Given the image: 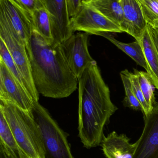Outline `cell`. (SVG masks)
<instances>
[{
  "label": "cell",
  "instance_id": "cell-1",
  "mask_svg": "<svg viewBox=\"0 0 158 158\" xmlns=\"http://www.w3.org/2000/svg\"><path fill=\"white\" fill-rule=\"evenodd\" d=\"M78 79L79 136L88 149L101 144L105 125L117 110L95 61Z\"/></svg>",
  "mask_w": 158,
  "mask_h": 158
},
{
  "label": "cell",
  "instance_id": "cell-2",
  "mask_svg": "<svg viewBox=\"0 0 158 158\" xmlns=\"http://www.w3.org/2000/svg\"><path fill=\"white\" fill-rule=\"evenodd\" d=\"M26 49L33 82L39 94L61 98L76 91L78 79L68 65L60 44H50L33 29Z\"/></svg>",
  "mask_w": 158,
  "mask_h": 158
},
{
  "label": "cell",
  "instance_id": "cell-3",
  "mask_svg": "<svg viewBox=\"0 0 158 158\" xmlns=\"http://www.w3.org/2000/svg\"><path fill=\"white\" fill-rule=\"evenodd\" d=\"M0 110L27 158H45L41 135L34 117L15 105L2 102Z\"/></svg>",
  "mask_w": 158,
  "mask_h": 158
},
{
  "label": "cell",
  "instance_id": "cell-4",
  "mask_svg": "<svg viewBox=\"0 0 158 158\" xmlns=\"http://www.w3.org/2000/svg\"><path fill=\"white\" fill-rule=\"evenodd\" d=\"M33 115L41 135L45 158H74L66 134L39 102L34 101Z\"/></svg>",
  "mask_w": 158,
  "mask_h": 158
},
{
  "label": "cell",
  "instance_id": "cell-5",
  "mask_svg": "<svg viewBox=\"0 0 158 158\" xmlns=\"http://www.w3.org/2000/svg\"><path fill=\"white\" fill-rule=\"evenodd\" d=\"M0 39L5 44L15 64L26 80L33 101L38 102L39 94L33 82L31 67L26 46L12 29L6 19L0 15Z\"/></svg>",
  "mask_w": 158,
  "mask_h": 158
},
{
  "label": "cell",
  "instance_id": "cell-6",
  "mask_svg": "<svg viewBox=\"0 0 158 158\" xmlns=\"http://www.w3.org/2000/svg\"><path fill=\"white\" fill-rule=\"evenodd\" d=\"M70 26L73 32L81 31L99 35L105 32H122L117 24L87 3H82L77 14L70 20Z\"/></svg>",
  "mask_w": 158,
  "mask_h": 158
},
{
  "label": "cell",
  "instance_id": "cell-7",
  "mask_svg": "<svg viewBox=\"0 0 158 158\" xmlns=\"http://www.w3.org/2000/svg\"><path fill=\"white\" fill-rule=\"evenodd\" d=\"M0 101L16 106L33 117L34 101L30 93L0 59Z\"/></svg>",
  "mask_w": 158,
  "mask_h": 158
},
{
  "label": "cell",
  "instance_id": "cell-8",
  "mask_svg": "<svg viewBox=\"0 0 158 158\" xmlns=\"http://www.w3.org/2000/svg\"><path fill=\"white\" fill-rule=\"evenodd\" d=\"M88 33H73L60 44L68 65L77 78L95 60L88 50Z\"/></svg>",
  "mask_w": 158,
  "mask_h": 158
},
{
  "label": "cell",
  "instance_id": "cell-9",
  "mask_svg": "<svg viewBox=\"0 0 158 158\" xmlns=\"http://www.w3.org/2000/svg\"><path fill=\"white\" fill-rule=\"evenodd\" d=\"M0 15L6 19L26 46L34 29L32 14L21 7L15 0H0Z\"/></svg>",
  "mask_w": 158,
  "mask_h": 158
},
{
  "label": "cell",
  "instance_id": "cell-10",
  "mask_svg": "<svg viewBox=\"0 0 158 158\" xmlns=\"http://www.w3.org/2000/svg\"><path fill=\"white\" fill-rule=\"evenodd\" d=\"M50 15L53 45H59L73 34L67 0H42Z\"/></svg>",
  "mask_w": 158,
  "mask_h": 158
},
{
  "label": "cell",
  "instance_id": "cell-11",
  "mask_svg": "<svg viewBox=\"0 0 158 158\" xmlns=\"http://www.w3.org/2000/svg\"><path fill=\"white\" fill-rule=\"evenodd\" d=\"M143 133L137 141V146L133 158H158V104L156 103L151 112L144 117Z\"/></svg>",
  "mask_w": 158,
  "mask_h": 158
},
{
  "label": "cell",
  "instance_id": "cell-12",
  "mask_svg": "<svg viewBox=\"0 0 158 158\" xmlns=\"http://www.w3.org/2000/svg\"><path fill=\"white\" fill-rule=\"evenodd\" d=\"M123 21L121 26L122 32L131 35L140 41L147 27L142 5L138 0H121Z\"/></svg>",
  "mask_w": 158,
  "mask_h": 158
},
{
  "label": "cell",
  "instance_id": "cell-13",
  "mask_svg": "<svg viewBox=\"0 0 158 158\" xmlns=\"http://www.w3.org/2000/svg\"><path fill=\"white\" fill-rule=\"evenodd\" d=\"M101 145L107 158H133L137 143H130L125 134L118 135L113 131L107 137L104 136Z\"/></svg>",
  "mask_w": 158,
  "mask_h": 158
},
{
  "label": "cell",
  "instance_id": "cell-14",
  "mask_svg": "<svg viewBox=\"0 0 158 158\" xmlns=\"http://www.w3.org/2000/svg\"><path fill=\"white\" fill-rule=\"evenodd\" d=\"M1 158H28L14 137L10 127L0 110Z\"/></svg>",
  "mask_w": 158,
  "mask_h": 158
},
{
  "label": "cell",
  "instance_id": "cell-15",
  "mask_svg": "<svg viewBox=\"0 0 158 158\" xmlns=\"http://www.w3.org/2000/svg\"><path fill=\"white\" fill-rule=\"evenodd\" d=\"M139 42L144 53L148 69L147 73L158 89V52L147 27Z\"/></svg>",
  "mask_w": 158,
  "mask_h": 158
},
{
  "label": "cell",
  "instance_id": "cell-16",
  "mask_svg": "<svg viewBox=\"0 0 158 158\" xmlns=\"http://www.w3.org/2000/svg\"><path fill=\"white\" fill-rule=\"evenodd\" d=\"M86 3L93 6L120 27L123 21L121 0H91Z\"/></svg>",
  "mask_w": 158,
  "mask_h": 158
},
{
  "label": "cell",
  "instance_id": "cell-17",
  "mask_svg": "<svg viewBox=\"0 0 158 158\" xmlns=\"http://www.w3.org/2000/svg\"><path fill=\"white\" fill-rule=\"evenodd\" d=\"M109 33L105 32L101 33L99 35L106 38L110 41L119 49L132 58L138 65L144 68L146 70L147 72H148V67L144 53L140 43L136 40L134 42L128 44L121 42L116 40Z\"/></svg>",
  "mask_w": 158,
  "mask_h": 158
},
{
  "label": "cell",
  "instance_id": "cell-18",
  "mask_svg": "<svg viewBox=\"0 0 158 158\" xmlns=\"http://www.w3.org/2000/svg\"><path fill=\"white\" fill-rule=\"evenodd\" d=\"M34 29L50 44L53 45L50 15L45 7L39 8L32 14Z\"/></svg>",
  "mask_w": 158,
  "mask_h": 158
},
{
  "label": "cell",
  "instance_id": "cell-19",
  "mask_svg": "<svg viewBox=\"0 0 158 158\" xmlns=\"http://www.w3.org/2000/svg\"><path fill=\"white\" fill-rule=\"evenodd\" d=\"M134 73L136 75L139 80L140 87L144 96L150 113L156 103L154 94L156 86L147 72L139 71L135 69H134Z\"/></svg>",
  "mask_w": 158,
  "mask_h": 158
},
{
  "label": "cell",
  "instance_id": "cell-20",
  "mask_svg": "<svg viewBox=\"0 0 158 158\" xmlns=\"http://www.w3.org/2000/svg\"><path fill=\"white\" fill-rule=\"evenodd\" d=\"M0 59L3 61L9 71L13 74L14 77L30 93L28 83L23 77V76L18 68L16 65L15 64L5 44L1 39H0Z\"/></svg>",
  "mask_w": 158,
  "mask_h": 158
},
{
  "label": "cell",
  "instance_id": "cell-21",
  "mask_svg": "<svg viewBox=\"0 0 158 158\" xmlns=\"http://www.w3.org/2000/svg\"><path fill=\"white\" fill-rule=\"evenodd\" d=\"M130 71L127 69L122 71L120 73L121 77L123 82L125 89V96L124 102L128 106L135 110H142L143 108L140 102L135 97L132 88L131 83L129 77Z\"/></svg>",
  "mask_w": 158,
  "mask_h": 158
},
{
  "label": "cell",
  "instance_id": "cell-22",
  "mask_svg": "<svg viewBox=\"0 0 158 158\" xmlns=\"http://www.w3.org/2000/svg\"><path fill=\"white\" fill-rule=\"evenodd\" d=\"M129 77H130V80L131 83L132 88L134 94L143 107V112L144 114L145 117H146L149 114V110H148V106L145 99L144 96L141 90L138 77L134 73L130 72L129 73Z\"/></svg>",
  "mask_w": 158,
  "mask_h": 158
},
{
  "label": "cell",
  "instance_id": "cell-23",
  "mask_svg": "<svg viewBox=\"0 0 158 158\" xmlns=\"http://www.w3.org/2000/svg\"><path fill=\"white\" fill-rule=\"evenodd\" d=\"M142 5L147 23L158 18V2L157 0H138Z\"/></svg>",
  "mask_w": 158,
  "mask_h": 158
},
{
  "label": "cell",
  "instance_id": "cell-24",
  "mask_svg": "<svg viewBox=\"0 0 158 158\" xmlns=\"http://www.w3.org/2000/svg\"><path fill=\"white\" fill-rule=\"evenodd\" d=\"M21 7L31 14L37 9L44 7L42 0H15Z\"/></svg>",
  "mask_w": 158,
  "mask_h": 158
},
{
  "label": "cell",
  "instance_id": "cell-25",
  "mask_svg": "<svg viewBox=\"0 0 158 158\" xmlns=\"http://www.w3.org/2000/svg\"><path fill=\"white\" fill-rule=\"evenodd\" d=\"M68 11L70 20L76 15L82 3V0H67Z\"/></svg>",
  "mask_w": 158,
  "mask_h": 158
},
{
  "label": "cell",
  "instance_id": "cell-26",
  "mask_svg": "<svg viewBox=\"0 0 158 158\" xmlns=\"http://www.w3.org/2000/svg\"><path fill=\"white\" fill-rule=\"evenodd\" d=\"M147 28L158 52V30L148 23Z\"/></svg>",
  "mask_w": 158,
  "mask_h": 158
},
{
  "label": "cell",
  "instance_id": "cell-27",
  "mask_svg": "<svg viewBox=\"0 0 158 158\" xmlns=\"http://www.w3.org/2000/svg\"><path fill=\"white\" fill-rule=\"evenodd\" d=\"M148 24H150L151 26H153L158 30V18L151 20L150 22L148 23Z\"/></svg>",
  "mask_w": 158,
  "mask_h": 158
},
{
  "label": "cell",
  "instance_id": "cell-28",
  "mask_svg": "<svg viewBox=\"0 0 158 158\" xmlns=\"http://www.w3.org/2000/svg\"><path fill=\"white\" fill-rule=\"evenodd\" d=\"M82 2L86 3L88 2L91 1V0H82Z\"/></svg>",
  "mask_w": 158,
  "mask_h": 158
},
{
  "label": "cell",
  "instance_id": "cell-29",
  "mask_svg": "<svg viewBox=\"0 0 158 158\" xmlns=\"http://www.w3.org/2000/svg\"><path fill=\"white\" fill-rule=\"evenodd\" d=\"M157 1H158V0H157Z\"/></svg>",
  "mask_w": 158,
  "mask_h": 158
}]
</instances>
